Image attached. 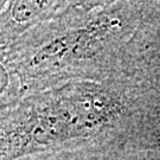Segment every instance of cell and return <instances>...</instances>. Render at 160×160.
<instances>
[{"label":"cell","mask_w":160,"mask_h":160,"mask_svg":"<svg viewBox=\"0 0 160 160\" xmlns=\"http://www.w3.org/2000/svg\"><path fill=\"white\" fill-rule=\"evenodd\" d=\"M25 95L23 82L8 63L4 48L0 46V119L16 108Z\"/></svg>","instance_id":"cell-6"},{"label":"cell","mask_w":160,"mask_h":160,"mask_svg":"<svg viewBox=\"0 0 160 160\" xmlns=\"http://www.w3.org/2000/svg\"><path fill=\"white\" fill-rule=\"evenodd\" d=\"M142 0H82L5 46L26 94L115 77L141 18Z\"/></svg>","instance_id":"cell-1"},{"label":"cell","mask_w":160,"mask_h":160,"mask_svg":"<svg viewBox=\"0 0 160 160\" xmlns=\"http://www.w3.org/2000/svg\"><path fill=\"white\" fill-rule=\"evenodd\" d=\"M134 148L160 149V106L151 113L146 120Z\"/></svg>","instance_id":"cell-7"},{"label":"cell","mask_w":160,"mask_h":160,"mask_svg":"<svg viewBox=\"0 0 160 160\" xmlns=\"http://www.w3.org/2000/svg\"><path fill=\"white\" fill-rule=\"evenodd\" d=\"M6 4H7V1H5V0H0V13H1V11L4 10V7L6 6Z\"/></svg>","instance_id":"cell-9"},{"label":"cell","mask_w":160,"mask_h":160,"mask_svg":"<svg viewBox=\"0 0 160 160\" xmlns=\"http://www.w3.org/2000/svg\"><path fill=\"white\" fill-rule=\"evenodd\" d=\"M92 145L71 86L26 94L0 119V160Z\"/></svg>","instance_id":"cell-2"},{"label":"cell","mask_w":160,"mask_h":160,"mask_svg":"<svg viewBox=\"0 0 160 160\" xmlns=\"http://www.w3.org/2000/svg\"><path fill=\"white\" fill-rule=\"evenodd\" d=\"M133 148L115 146H81L45 152L19 160H132Z\"/></svg>","instance_id":"cell-5"},{"label":"cell","mask_w":160,"mask_h":160,"mask_svg":"<svg viewBox=\"0 0 160 160\" xmlns=\"http://www.w3.org/2000/svg\"><path fill=\"white\" fill-rule=\"evenodd\" d=\"M132 160H160V149L133 148Z\"/></svg>","instance_id":"cell-8"},{"label":"cell","mask_w":160,"mask_h":160,"mask_svg":"<svg viewBox=\"0 0 160 160\" xmlns=\"http://www.w3.org/2000/svg\"><path fill=\"white\" fill-rule=\"evenodd\" d=\"M115 77L123 78L160 103V0L143 1L140 22Z\"/></svg>","instance_id":"cell-3"},{"label":"cell","mask_w":160,"mask_h":160,"mask_svg":"<svg viewBox=\"0 0 160 160\" xmlns=\"http://www.w3.org/2000/svg\"><path fill=\"white\" fill-rule=\"evenodd\" d=\"M69 4L59 0L7 1L0 13V46L16 43L34 28L55 17Z\"/></svg>","instance_id":"cell-4"}]
</instances>
